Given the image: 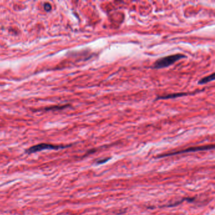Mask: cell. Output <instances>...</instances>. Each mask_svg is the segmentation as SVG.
Listing matches in <instances>:
<instances>
[{"label": "cell", "mask_w": 215, "mask_h": 215, "mask_svg": "<svg viewBox=\"0 0 215 215\" xmlns=\"http://www.w3.org/2000/svg\"><path fill=\"white\" fill-rule=\"evenodd\" d=\"M189 94L190 95L191 94L185 93V92H180V93H175V94H168V95H162V96H158L157 98H156V101H157V100H167V99L176 98H178V97H182L184 96H187Z\"/></svg>", "instance_id": "277c9868"}, {"label": "cell", "mask_w": 215, "mask_h": 215, "mask_svg": "<svg viewBox=\"0 0 215 215\" xmlns=\"http://www.w3.org/2000/svg\"><path fill=\"white\" fill-rule=\"evenodd\" d=\"M44 8L47 12H49L51 10L52 7H51V5L49 3H45V5H44Z\"/></svg>", "instance_id": "8992f818"}, {"label": "cell", "mask_w": 215, "mask_h": 215, "mask_svg": "<svg viewBox=\"0 0 215 215\" xmlns=\"http://www.w3.org/2000/svg\"><path fill=\"white\" fill-rule=\"evenodd\" d=\"M70 146H60V145H54L48 143H41L37 145H34L33 147H30L25 151L27 154H32L36 152H39L45 150H59L65 148Z\"/></svg>", "instance_id": "7a4b0ae2"}, {"label": "cell", "mask_w": 215, "mask_h": 215, "mask_svg": "<svg viewBox=\"0 0 215 215\" xmlns=\"http://www.w3.org/2000/svg\"><path fill=\"white\" fill-rule=\"evenodd\" d=\"M214 148V146L212 145H208V146H204V147H193V148H189L186 150H184L180 151H177L174 152L172 153H168V154H165V155H162L159 156V157H168V156H172V155H178V154H182L184 153H187V152H192V151H202V150H211Z\"/></svg>", "instance_id": "3957f363"}, {"label": "cell", "mask_w": 215, "mask_h": 215, "mask_svg": "<svg viewBox=\"0 0 215 215\" xmlns=\"http://www.w3.org/2000/svg\"><path fill=\"white\" fill-rule=\"evenodd\" d=\"M186 58H187V56L183 54H175V55L161 58L155 61L151 68L153 69H155V70L168 68L174 64L179 60Z\"/></svg>", "instance_id": "6da1fadb"}, {"label": "cell", "mask_w": 215, "mask_h": 215, "mask_svg": "<svg viewBox=\"0 0 215 215\" xmlns=\"http://www.w3.org/2000/svg\"><path fill=\"white\" fill-rule=\"evenodd\" d=\"M109 160V158H107V159H106V160H101V161H98V162H97V164H103V163H105V162H107V161H108Z\"/></svg>", "instance_id": "52a82bcc"}, {"label": "cell", "mask_w": 215, "mask_h": 215, "mask_svg": "<svg viewBox=\"0 0 215 215\" xmlns=\"http://www.w3.org/2000/svg\"><path fill=\"white\" fill-rule=\"evenodd\" d=\"M214 73H213L208 76H205V77L201 78L198 81V84L199 85H204V84L208 83L210 81H214Z\"/></svg>", "instance_id": "5b68a950"}]
</instances>
